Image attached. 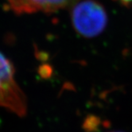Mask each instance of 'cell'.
Instances as JSON below:
<instances>
[{
    "label": "cell",
    "mask_w": 132,
    "mask_h": 132,
    "mask_svg": "<svg viewBox=\"0 0 132 132\" xmlns=\"http://www.w3.org/2000/svg\"><path fill=\"white\" fill-rule=\"evenodd\" d=\"M116 1L123 5H129L132 3V0H116Z\"/></svg>",
    "instance_id": "4"
},
{
    "label": "cell",
    "mask_w": 132,
    "mask_h": 132,
    "mask_svg": "<svg viewBox=\"0 0 132 132\" xmlns=\"http://www.w3.org/2000/svg\"><path fill=\"white\" fill-rule=\"evenodd\" d=\"M0 106L18 116L26 114V97L15 81L14 66L2 53H0Z\"/></svg>",
    "instance_id": "2"
},
{
    "label": "cell",
    "mask_w": 132,
    "mask_h": 132,
    "mask_svg": "<svg viewBox=\"0 0 132 132\" xmlns=\"http://www.w3.org/2000/svg\"><path fill=\"white\" fill-rule=\"evenodd\" d=\"M71 19L74 29L79 34L85 37H93L105 29L108 14L98 2L81 0L72 6Z\"/></svg>",
    "instance_id": "1"
},
{
    "label": "cell",
    "mask_w": 132,
    "mask_h": 132,
    "mask_svg": "<svg viewBox=\"0 0 132 132\" xmlns=\"http://www.w3.org/2000/svg\"><path fill=\"white\" fill-rule=\"evenodd\" d=\"M110 132H122V131H110Z\"/></svg>",
    "instance_id": "5"
},
{
    "label": "cell",
    "mask_w": 132,
    "mask_h": 132,
    "mask_svg": "<svg viewBox=\"0 0 132 132\" xmlns=\"http://www.w3.org/2000/svg\"><path fill=\"white\" fill-rule=\"evenodd\" d=\"M31 10L42 12H53L71 4L74 0H21Z\"/></svg>",
    "instance_id": "3"
}]
</instances>
